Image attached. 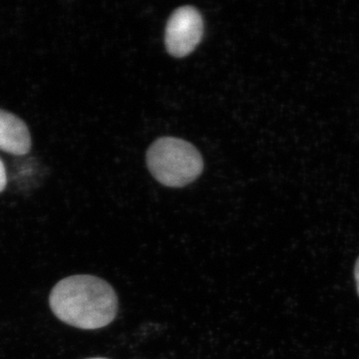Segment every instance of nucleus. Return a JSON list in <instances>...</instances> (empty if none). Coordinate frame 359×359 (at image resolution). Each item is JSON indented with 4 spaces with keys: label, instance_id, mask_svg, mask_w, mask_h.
<instances>
[{
    "label": "nucleus",
    "instance_id": "1",
    "mask_svg": "<svg viewBox=\"0 0 359 359\" xmlns=\"http://www.w3.org/2000/svg\"><path fill=\"white\" fill-rule=\"evenodd\" d=\"M49 304L59 320L81 330L107 327L118 313L114 289L102 278L89 275L60 280L52 290Z\"/></svg>",
    "mask_w": 359,
    "mask_h": 359
},
{
    "label": "nucleus",
    "instance_id": "2",
    "mask_svg": "<svg viewBox=\"0 0 359 359\" xmlns=\"http://www.w3.org/2000/svg\"><path fill=\"white\" fill-rule=\"evenodd\" d=\"M151 173L163 185L180 188L195 181L202 173V156L192 144L164 137L155 142L147 153Z\"/></svg>",
    "mask_w": 359,
    "mask_h": 359
},
{
    "label": "nucleus",
    "instance_id": "3",
    "mask_svg": "<svg viewBox=\"0 0 359 359\" xmlns=\"http://www.w3.org/2000/svg\"><path fill=\"white\" fill-rule=\"evenodd\" d=\"M204 33V21L192 6L180 7L168 21L165 44L174 57H185L195 50Z\"/></svg>",
    "mask_w": 359,
    "mask_h": 359
},
{
    "label": "nucleus",
    "instance_id": "4",
    "mask_svg": "<svg viewBox=\"0 0 359 359\" xmlns=\"http://www.w3.org/2000/svg\"><path fill=\"white\" fill-rule=\"evenodd\" d=\"M32 149L29 130L20 118L0 109V150L22 156Z\"/></svg>",
    "mask_w": 359,
    "mask_h": 359
},
{
    "label": "nucleus",
    "instance_id": "5",
    "mask_svg": "<svg viewBox=\"0 0 359 359\" xmlns=\"http://www.w3.org/2000/svg\"><path fill=\"white\" fill-rule=\"evenodd\" d=\"M7 184V176L6 171V166L4 162L0 159V193L6 189Z\"/></svg>",
    "mask_w": 359,
    "mask_h": 359
},
{
    "label": "nucleus",
    "instance_id": "6",
    "mask_svg": "<svg viewBox=\"0 0 359 359\" xmlns=\"http://www.w3.org/2000/svg\"><path fill=\"white\" fill-rule=\"evenodd\" d=\"M354 276H355L356 287H358V292L359 294V257L356 262L355 269H354Z\"/></svg>",
    "mask_w": 359,
    "mask_h": 359
},
{
    "label": "nucleus",
    "instance_id": "7",
    "mask_svg": "<svg viewBox=\"0 0 359 359\" xmlns=\"http://www.w3.org/2000/svg\"><path fill=\"white\" fill-rule=\"evenodd\" d=\"M88 359H107V358H88Z\"/></svg>",
    "mask_w": 359,
    "mask_h": 359
}]
</instances>
